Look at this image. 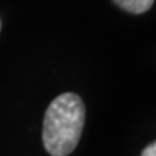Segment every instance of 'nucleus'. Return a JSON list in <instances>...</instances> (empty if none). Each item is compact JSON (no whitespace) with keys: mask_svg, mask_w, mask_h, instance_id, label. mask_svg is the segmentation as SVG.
Segmentation results:
<instances>
[{"mask_svg":"<svg viewBox=\"0 0 156 156\" xmlns=\"http://www.w3.org/2000/svg\"><path fill=\"white\" fill-rule=\"evenodd\" d=\"M85 120L83 100L74 93L58 95L46 108L42 140L52 156H67L77 147Z\"/></svg>","mask_w":156,"mask_h":156,"instance_id":"nucleus-1","label":"nucleus"},{"mask_svg":"<svg viewBox=\"0 0 156 156\" xmlns=\"http://www.w3.org/2000/svg\"><path fill=\"white\" fill-rule=\"evenodd\" d=\"M119 7H122L123 10L130 12V13H145L146 10H149L155 0H113Z\"/></svg>","mask_w":156,"mask_h":156,"instance_id":"nucleus-2","label":"nucleus"},{"mask_svg":"<svg viewBox=\"0 0 156 156\" xmlns=\"http://www.w3.org/2000/svg\"><path fill=\"white\" fill-rule=\"evenodd\" d=\"M142 156H156V143H151V145L143 151Z\"/></svg>","mask_w":156,"mask_h":156,"instance_id":"nucleus-3","label":"nucleus"},{"mask_svg":"<svg viewBox=\"0 0 156 156\" xmlns=\"http://www.w3.org/2000/svg\"><path fill=\"white\" fill-rule=\"evenodd\" d=\"M0 28H2V23H0Z\"/></svg>","mask_w":156,"mask_h":156,"instance_id":"nucleus-4","label":"nucleus"}]
</instances>
